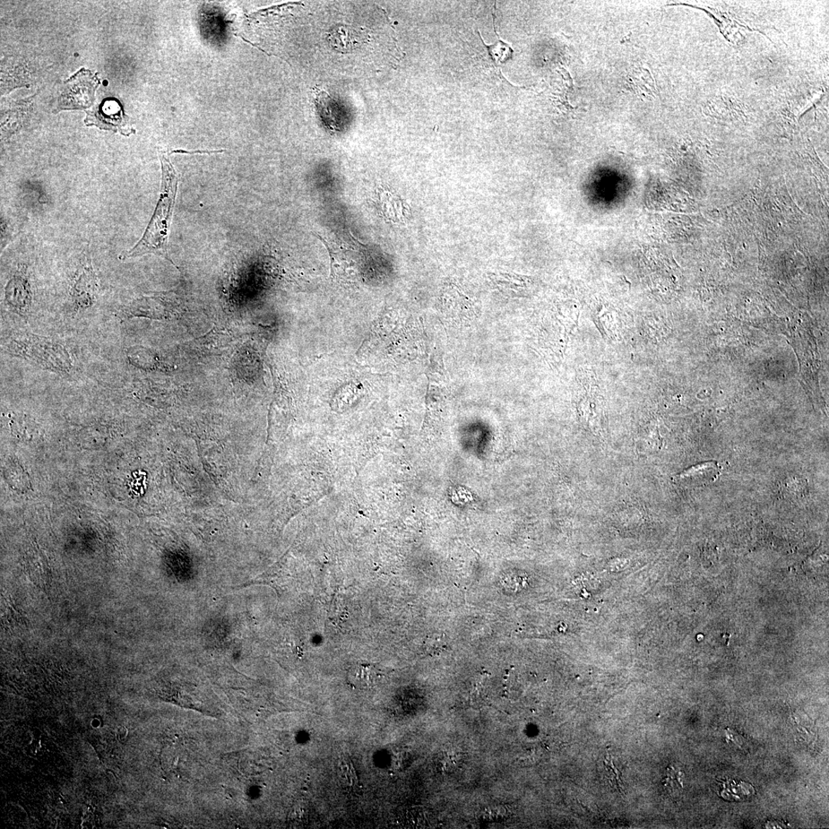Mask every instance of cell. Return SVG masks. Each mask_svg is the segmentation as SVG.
<instances>
[{"instance_id": "cell-1", "label": "cell", "mask_w": 829, "mask_h": 829, "mask_svg": "<svg viewBox=\"0 0 829 829\" xmlns=\"http://www.w3.org/2000/svg\"><path fill=\"white\" fill-rule=\"evenodd\" d=\"M162 186L156 210L142 238L125 258L154 254L168 259V238L178 190V177L166 154H161Z\"/></svg>"}, {"instance_id": "cell-2", "label": "cell", "mask_w": 829, "mask_h": 829, "mask_svg": "<svg viewBox=\"0 0 829 829\" xmlns=\"http://www.w3.org/2000/svg\"><path fill=\"white\" fill-rule=\"evenodd\" d=\"M6 348L16 357L56 373H68L73 367L70 355L63 345L44 336L16 334L8 339Z\"/></svg>"}, {"instance_id": "cell-3", "label": "cell", "mask_w": 829, "mask_h": 829, "mask_svg": "<svg viewBox=\"0 0 829 829\" xmlns=\"http://www.w3.org/2000/svg\"><path fill=\"white\" fill-rule=\"evenodd\" d=\"M99 84L96 75L82 69L66 82L64 91L59 98V109L89 108L94 101Z\"/></svg>"}, {"instance_id": "cell-4", "label": "cell", "mask_w": 829, "mask_h": 829, "mask_svg": "<svg viewBox=\"0 0 829 829\" xmlns=\"http://www.w3.org/2000/svg\"><path fill=\"white\" fill-rule=\"evenodd\" d=\"M128 117L125 115L121 103L116 99H106L102 102L96 110L88 112L85 119V124L96 125L104 130L120 132L125 135Z\"/></svg>"}, {"instance_id": "cell-5", "label": "cell", "mask_w": 829, "mask_h": 829, "mask_svg": "<svg viewBox=\"0 0 829 829\" xmlns=\"http://www.w3.org/2000/svg\"><path fill=\"white\" fill-rule=\"evenodd\" d=\"M97 278L90 264L84 265L78 273L72 288V297L78 309L90 307L97 298Z\"/></svg>"}, {"instance_id": "cell-6", "label": "cell", "mask_w": 829, "mask_h": 829, "mask_svg": "<svg viewBox=\"0 0 829 829\" xmlns=\"http://www.w3.org/2000/svg\"><path fill=\"white\" fill-rule=\"evenodd\" d=\"M6 303L17 314L23 316L29 312L31 305V292L27 278L16 275L8 281L6 288Z\"/></svg>"}, {"instance_id": "cell-7", "label": "cell", "mask_w": 829, "mask_h": 829, "mask_svg": "<svg viewBox=\"0 0 829 829\" xmlns=\"http://www.w3.org/2000/svg\"><path fill=\"white\" fill-rule=\"evenodd\" d=\"M315 105L326 127L333 132L340 131L343 124V111L338 102L326 92L315 89Z\"/></svg>"}, {"instance_id": "cell-8", "label": "cell", "mask_w": 829, "mask_h": 829, "mask_svg": "<svg viewBox=\"0 0 829 829\" xmlns=\"http://www.w3.org/2000/svg\"><path fill=\"white\" fill-rule=\"evenodd\" d=\"M377 195L380 211L385 218L398 222L407 217V207L398 195L384 188L379 189Z\"/></svg>"}, {"instance_id": "cell-9", "label": "cell", "mask_w": 829, "mask_h": 829, "mask_svg": "<svg viewBox=\"0 0 829 829\" xmlns=\"http://www.w3.org/2000/svg\"><path fill=\"white\" fill-rule=\"evenodd\" d=\"M719 473L718 463L706 462L688 469L681 474L680 478L697 483L711 482L718 477Z\"/></svg>"}, {"instance_id": "cell-10", "label": "cell", "mask_w": 829, "mask_h": 829, "mask_svg": "<svg viewBox=\"0 0 829 829\" xmlns=\"http://www.w3.org/2000/svg\"><path fill=\"white\" fill-rule=\"evenodd\" d=\"M495 21H496L495 13H493L494 30H495V32H496V36L498 39L495 43H493V44L487 45V44H486V43H484L482 38L481 37L480 32H479V37L481 39V42H483V44L485 45V47L488 51V54H489V56L491 57L492 61H493L496 64H505V63H508V61H510V59H512L514 51L510 45L508 44V43H506L505 42H504L502 39H501L499 37L498 34L496 31Z\"/></svg>"}, {"instance_id": "cell-11", "label": "cell", "mask_w": 829, "mask_h": 829, "mask_svg": "<svg viewBox=\"0 0 829 829\" xmlns=\"http://www.w3.org/2000/svg\"><path fill=\"white\" fill-rule=\"evenodd\" d=\"M329 41L333 48L343 51L355 48L358 42L356 35L345 27L333 30L329 35Z\"/></svg>"}, {"instance_id": "cell-12", "label": "cell", "mask_w": 829, "mask_h": 829, "mask_svg": "<svg viewBox=\"0 0 829 829\" xmlns=\"http://www.w3.org/2000/svg\"><path fill=\"white\" fill-rule=\"evenodd\" d=\"M379 677V670L372 665L360 664L353 668L350 680L358 687H369L374 686Z\"/></svg>"}, {"instance_id": "cell-13", "label": "cell", "mask_w": 829, "mask_h": 829, "mask_svg": "<svg viewBox=\"0 0 829 829\" xmlns=\"http://www.w3.org/2000/svg\"><path fill=\"white\" fill-rule=\"evenodd\" d=\"M752 785L736 780L723 782L721 797L727 800H744L754 794Z\"/></svg>"}, {"instance_id": "cell-14", "label": "cell", "mask_w": 829, "mask_h": 829, "mask_svg": "<svg viewBox=\"0 0 829 829\" xmlns=\"http://www.w3.org/2000/svg\"><path fill=\"white\" fill-rule=\"evenodd\" d=\"M405 825L413 828H423L430 825L431 817L429 811L420 807H411L405 810L403 815Z\"/></svg>"}, {"instance_id": "cell-15", "label": "cell", "mask_w": 829, "mask_h": 829, "mask_svg": "<svg viewBox=\"0 0 829 829\" xmlns=\"http://www.w3.org/2000/svg\"><path fill=\"white\" fill-rule=\"evenodd\" d=\"M341 773L343 778L348 782V784H355L357 782V775L354 773V770L350 762L343 761L341 763Z\"/></svg>"}, {"instance_id": "cell-16", "label": "cell", "mask_w": 829, "mask_h": 829, "mask_svg": "<svg viewBox=\"0 0 829 829\" xmlns=\"http://www.w3.org/2000/svg\"><path fill=\"white\" fill-rule=\"evenodd\" d=\"M509 813V811L504 806L494 807L486 811V816L489 817L491 820L503 819Z\"/></svg>"}]
</instances>
